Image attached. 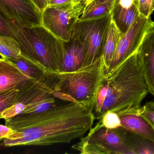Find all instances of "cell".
<instances>
[{
    "label": "cell",
    "instance_id": "obj_22",
    "mask_svg": "<svg viewBox=\"0 0 154 154\" xmlns=\"http://www.w3.org/2000/svg\"><path fill=\"white\" fill-rule=\"evenodd\" d=\"M135 3L140 15L150 17L154 11V0H135Z\"/></svg>",
    "mask_w": 154,
    "mask_h": 154
},
{
    "label": "cell",
    "instance_id": "obj_3",
    "mask_svg": "<svg viewBox=\"0 0 154 154\" xmlns=\"http://www.w3.org/2000/svg\"><path fill=\"white\" fill-rule=\"evenodd\" d=\"M10 20L13 37L20 44L22 54L45 71L61 72L64 56V41L42 25L24 27Z\"/></svg>",
    "mask_w": 154,
    "mask_h": 154
},
{
    "label": "cell",
    "instance_id": "obj_4",
    "mask_svg": "<svg viewBox=\"0 0 154 154\" xmlns=\"http://www.w3.org/2000/svg\"><path fill=\"white\" fill-rule=\"evenodd\" d=\"M58 75L54 91L67 94L75 101L89 103L93 108L97 91L105 76L103 56L75 71L58 72Z\"/></svg>",
    "mask_w": 154,
    "mask_h": 154
},
{
    "label": "cell",
    "instance_id": "obj_11",
    "mask_svg": "<svg viewBox=\"0 0 154 154\" xmlns=\"http://www.w3.org/2000/svg\"><path fill=\"white\" fill-rule=\"evenodd\" d=\"M138 50L140 66L148 91L154 96V27L146 35Z\"/></svg>",
    "mask_w": 154,
    "mask_h": 154
},
{
    "label": "cell",
    "instance_id": "obj_9",
    "mask_svg": "<svg viewBox=\"0 0 154 154\" xmlns=\"http://www.w3.org/2000/svg\"><path fill=\"white\" fill-rule=\"evenodd\" d=\"M154 27V22L151 17L146 18L140 14L128 30L122 34L106 75L138 49L146 35Z\"/></svg>",
    "mask_w": 154,
    "mask_h": 154
},
{
    "label": "cell",
    "instance_id": "obj_8",
    "mask_svg": "<svg viewBox=\"0 0 154 154\" xmlns=\"http://www.w3.org/2000/svg\"><path fill=\"white\" fill-rule=\"evenodd\" d=\"M111 19V12L101 17L79 20L77 21L72 37L86 45V54L82 66L92 63L102 56L105 37Z\"/></svg>",
    "mask_w": 154,
    "mask_h": 154
},
{
    "label": "cell",
    "instance_id": "obj_25",
    "mask_svg": "<svg viewBox=\"0 0 154 154\" xmlns=\"http://www.w3.org/2000/svg\"><path fill=\"white\" fill-rule=\"evenodd\" d=\"M0 127V140H1L9 137L14 132V131L11 128L6 125L1 124Z\"/></svg>",
    "mask_w": 154,
    "mask_h": 154
},
{
    "label": "cell",
    "instance_id": "obj_28",
    "mask_svg": "<svg viewBox=\"0 0 154 154\" xmlns=\"http://www.w3.org/2000/svg\"><path fill=\"white\" fill-rule=\"evenodd\" d=\"M92 1H94V0H92Z\"/></svg>",
    "mask_w": 154,
    "mask_h": 154
},
{
    "label": "cell",
    "instance_id": "obj_24",
    "mask_svg": "<svg viewBox=\"0 0 154 154\" xmlns=\"http://www.w3.org/2000/svg\"><path fill=\"white\" fill-rule=\"evenodd\" d=\"M139 113L147 119L154 128V101L146 103L142 107H140Z\"/></svg>",
    "mask_w": 154,
    "mask_h": 154
},
{
    "label": "cell",
    "instance_id": "obj_12",
    "mask_svg": "<svg viewBox=\"0 0 154 154\" xmlns=\"http://www.w3.org/2000/svg\"><path fill=\"white\" fill-rule=\"evenodd\" d=\"M64 56L61 72L75 71L82 65L86 54V45L79 39L71 38L70 41L64 42Z\"/></svg>",
    "mask_w": 154,
    "mask_h": 154
},
{
    "label": "cell",
    "instance_id": "obj_18",
    "mask_svg": "<svg viewBox=\"0 0 154 154\" xmlns=\"http://www.w3.org/2000/svg\"><path fill=\"white\" fill-rule=\"evenodd\" d=\"M115 2L94 0L86 7L79 20L94 18L110 13L111 12Z\"/></svg>",
    "mask_w": 154,
    "mask_h": 154
},
{
    "label": "cell",
    "instance_id": "obj_27",
    "mask_svg": "<svg viewBox=\"0 0 154 154\" xmlns=\"http://www.w3.org/2000/svg\"><path fill=\"white\" fill-rule=\"evenodd\" d=\"M106 1H108L115 2L116 0H106Z\"/></svg>",
    "mask_w": 154,
    "mask_h": 154
},
{
    "label": "cell",
    "instance_id": "obj_2",
    "mask_svg": "<svg viewBox=\"0 0 154 154\" xmlns=\"http://www.w3.org/2000/svg\"><path fill=\"white\" fill-rule=\"evenodd\" d=\"M103 82L107 92L96 119H100L109 111L119 115L138 113L141 102L149 93L141 70L138 49L105 75Z\"/></svg>",
    "mask_w": 154,
    "mask_h": 154
},
{
    "label": "cell",
    "instance_id": "obj_7",
    "mask_svg": "<svg viewBox=\"0 0 154 154\" xmlns=\"http://www.w3.org/2000/svg\"><path fill=\"white\" fill-rule=\"evenodd\" d=\"M72 148L84 154H132L120 127L108 129L98 122Z\"/></svg>",
    "mask_w": 154,
    "mask_h": 154
},
{
    "label": "cell",
    "instance_id": "obj_23",
    "mask_svg": "<svg viewBox=\"0 0 154 154\" xmlns=\"http://www.w3.org/2000/svg\"><path fill=\"white\" fill-rule=\"evenodd\" d=\"M0 35L13 37V28L10 20L0 13Z\"/></svg>",
    "mask_w": 154,
    "mask_h": 154
},
{
    "label": "cell",
    "instance_id": "obj_1",
    "mask_svg": "<svg viewBox=\"0 0 154 154\" xmlns=\"http://www.w3.org/2000/svg\"><path fill=\"white\" fill-rule=\"evenodd\" d=\"M96 119L93 108L82 102L65 101L41 112L21 113L5 120L14 132L2 146H48L68 144L83 137Z\"/></svg>",
    "mask_w": 154,
    "mask_h": 154
},
{
    "label": "cell",
    "instance_id": "obj_21",
    "mask_svg": "<svg viewBox=\"0 0 154 154\" xmlns=\"http://www.w3.org/2000/svg\"><path fill=\"white\" fill-rule=\"evenodd\" d=\"M99 120L101 125L107 128L115 129L121 127V120L119 115L113 112H106Z\"/></svg>",
    "mask_w": 154,
    "mask_h": 154
},
{
    "label": "cell",
    "instance_id": "obj_13",
    "mask_svg": "<svg viewBox=\"0 0 154 154\" xmlns=\"http://www.w3.org/2000/svg\"><path fill=\"white\" fill-rule=\"evenodd\" d=\"M26 79L23 72L10 59H0V93L11 90Z\"/></svg>",
    "mask_w": 154,
    "mask_h": 154
},
{
    "label": "cell",
    "instance_id": "obj_17",
    "mask_svg": "<svg viewBox=\"0 0 154 154\" xmlns=\"http://www.w3.org/2000/svg\"><path fill=\"white\" fill-rule=\"evenodd\" d=\"M127 146L132 154H154V142L120 127Z\"/></svg>",
    "mask_w": 154,
    "mask_h": 154
},
{
    "label": "cell",
    "instance_id": "obj_15",
    "mask_svg": "<svg viewBox=\"0 0 154 154\" xmlns=\"http://www.w3.org/2000/svg\"><path fill=\"white\" fill-rule=\"evenodd\" d=\"M139 15L136 3L130 8H123L117 0L111 11L112 20L122 34L128 30Z\"/></svg>",
    "mask_w": 154,
    "mask_h": 154
},
{
    "label": "cell",
    "instance_id": "obj_20",
    "mask_svg": "<svg viewBox=\"0 0 154 154\" xmlns=\"http://www.w3.org/2000/svg\"><path fill=\"white\" fill-rule=\"evenodd\" d=\"M19 89L17 87L0 93V112L11 107L16 102Z\"/></svg>",
    "mask_w": 154,
    "mask_h": 154
},
{
    "label": "cell",
    "instance_id": "obj_16",
    "mask_svg": "<svg viewBox=\"0 0 154 154\" xmlns=\"http://www.w3.org/2000/svg\"><path fill=\"white\" fill-rule=\"evenodd\" d=\"M122 34L111 19L108 26L102 56L104 62L105 75L110 66Z\"/></svg>",
    "mask_w": 154,
    "mask_h": 154
},
{
    "label": "cell",
    "instance_id": "obj_19",
    "mask_svg": "<svg viewBox=\"0 0 154 154\" xmlns=\"http://www.w3.org/2000/svg\"><path fill=\"white\" fill-rule=\"evenodd\" d=\"M0 54L7 59L20 58L22 55L20 44L14 37L0 35Z\"/></svg>",
    "mask_w": 154,
    "mask_h": 154
},
{
    "label": "cell",
    "instance_id": "obj_6",
    "mask_svg": "<svg viewBox=\"0 0 154 154\" xmlns=\"http://www.w3.org/2000/svg\"><path fill=\"white\" fill-rule=\"evenodd\" d=\"M92 2L78 0L47 7L42 12V26L60 40L68 42L77 21Z\"/></svg>",
    "mask_w": 154,
    "mask_h": 154
},
{
    "label": "cell",
    "instance_id": "obj_14",
    "mask_svg": "<svg viewBox=\"0 0 154 154\" xmlns=\"http://www.w3.org/2000/svg\"><path fill=\"white\" fill-rule=\"evenodd\" d=\"M121 127L154 142V128L150 122L139 113L120 115Z\"/></svg>",
    "mask_w": 154,
    "mask_h": 154
},
{
    "label": "cell",
    "instance_id": "obj_5",
    "mask_svg": "<svg viewBox=\"0 0 154 154\" xmlns=\"http://www.w3.org/2000/svg\"><path fill=\"white\" fill-rule=\"evenodd\" d=\"M58 80V72L47 70L38 79L23 81L17 87L19 91L15 103L10 108L0 112V118L6 120L24 111L35 110L54 103L57 99L53 91Z\"/></svg>",
    "mask_w": 154,
    "mask_h": 154
},
{
    "label": "cell",
    "instance_id": "obj_10",
    "mask_svg": "<svg viewBox=\"0 0 154 154\" xmlns=\"http://www.w3.org/2000/svg\"><path fill=\"white\" fill-rule=\"evenodd\" d=\"M0 12L24 27L42 25V12L33 0H0Z\"/></svg>",
    "mask_w": 154,
    "mask_h": 154
},
{
    "label": "cell",
    "instance_id": "obj_26",
    "mask_svg": "<svg viewBox=\"0 0 154 154\" xmlns=\"http://www.w3.org/2000/svg\"><path fill=\"white\" fill-rule=\"evenodd\" d=\"M118 3L123 8H129L135 3V0H117Z\"/></svg>",
    "mask_w": 154,
    "mask_h": 154
}]
</instances>
